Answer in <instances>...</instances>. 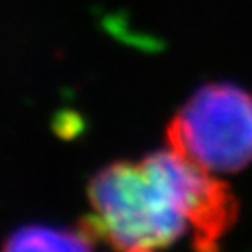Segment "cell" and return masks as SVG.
I'll list each match as a JSON object with an SVG mask.
<instances>
[{
  "instance_id": "cell-1",
  "label": "cell",
  "mask_w": 252,
  "mask_h": 252,
  "mask_svg": "<svg viewBox=\"0 0 252 252\" xmlns=\"http://www.w3.org/2000/svg\"><path fill=\"white\" fill-rule=\"evenodd\" d=\"M88 198L86 234L118 252H161L185 237L196 252H217L237 213L228 185L172 148L105 166Z\"/></svg>"
},
{
  "instance_id": "cell-2",
  "label": "cell",
  "mask_w": 252,
  "mask_h": 252,
  "mask_svg": "<svg viewBox=\"0 0 252 252\" xmlns=\"http://www.w3.org/2000/svg\"><path fill=\"white\" fill-rule=\"evenodd\" d=\"M174 152L211 174H230L252 162V95L235 84H207L172 118Z\"/></svg>"
},
{
  "instance_id": "cell-3",
  "label": "cell",
  "mask_w": 252,
  "mask_h": 252,
  "mask_svg": "<svg viewBox=\"0 0 252 252\" xmlns=\"http://www.w3.org/2000/svg\"><path fill=\"white\" fill-rule=\"evenodd\" d=\"M0 252H94L86 232L30 224L9 235Z\"/></svg>"
}]
</instances>
